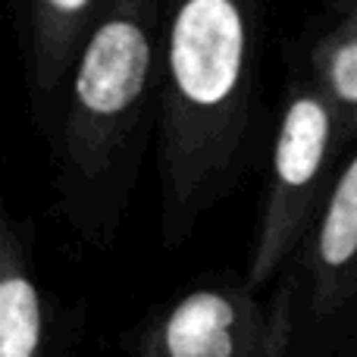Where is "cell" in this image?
Masks as SVG:
<instances>
[{
  "instance_id": "ba28073f",
  "label": "cell",
  "mask_w": 357,
  "mask_h": 357,
  "mask_svg": "<svg viewBox=\"0 0 357 357\" xmlns=\"http://www.w3.org/2000/svg\"><path fill=\"white\" fill-rule=\"evenodd\" d=\"M348 3H354V0H329V10H333V13L335 10H345Z\"/></svg>"
},
{
  "instance_id": "6da1fadb",
  "label": "cell",
  "mask_w": 357,
  "mask_h": 357,
  "mask_svg": "<svg viewBox=\"0 0 357 357\" xmlns=\"http://www.w3.org/2000/svg\"><path fill=\"white\" fill-rule=\"evenodd\" d=\"M160 3V232L178 248L260 160L266 0Z\"/></svg>"
},
{
  "instance_id": "3957f363",
  "label": "cell",
  "mask_w": 357,
  "mask_h": 357,
  "mask_svg": "<svg viewBox=\"0 0 357 357\" xmlns=\"http://www.w3.org/2000/svg\"><path fill=\"white\" fill-rule=\"evenodd\" d=\"M351 151L354 142L339 107L307 66L285 50V85L266 144L264 188L248 254L251 285H264L291 264Z\"/></svg>"
},
{
  "instance_id": "9c48e42d",
  "label": "cell",
  "mask_w": 357,
  "mask_h": 357,
  "mask_svg": "<svg viewBox=\"0 0 357 357\" xmlns=\"http://www.w3.org/2000/svg\"><path fill=\"white\" fill-rule=\"evenodd\" d=\"M348 6H357V0H354V3H348ZM348 6H345V10H348ZM335 13H339V10H335Z\"/></svg>"
},
{
  "instance_id": "8992f818",
  "label": "cell",
  "mask_w": 357,
  "mask_h": 357,
  "mask_svg": "<svg viewBox=\"0 0 357 357\" xmlns=\"http://www.w3.org/2000/svg\"><path fill=\"white\" fill-rule=\"evenodd\" d=\"M291 266L317 307H333L357 289V148L291 257Z\"/></svg>"
},
{
  "instance_id": "277c9868",
  "label": "cell",
  "mask_w": 357,
  "mask_h": 357,
  "mask_svg": "<svg viewBox=\"0 0 357 357\" xmlns=\"http://www.w3.org/2000/svg\"><path fill=\"white\" fill-rule=\"evenodd\" d=\"M104 0H10L22 82L35 123L47 135L69 69Z\"/></svg>"
},
{
  "instance_id": "52a82bcc",
  "label": "cell",
  "mask_w": 357,
  "mask_h": 357,
  "mask_svg": "<svg viewBox=\"0 0 357 357\" xmlns=\"http://www.w3.org/2000/svg\"><path fill=\"white\" fill-rule=\"evenodd\" d=\"M289 54H295L333 98L357 148V6L333 13L310 38L289 44Z\"/></svg>"
},
{
  "instance_id": "5b68a950",
  "label": "cell",
  "mask_w": 357,
  "mask_h": 357,
  "mask_svg": "<svg viewBox=\"0 0 357 357\" xmlns=\"http://www.w3.org/2000/svg\"><path fill=\"white\" fill-rule=\"evenodd\" d=\"M257 333V307L248 291L216 279L169 304L157 326V348L160 357H238Z\"/></svg>"
},
{
  "instance_id": "7a4b0ae2",
  "label": "cell",
  "mask_w": 357,
  "mask_h": 357,
  "mask_svg": "<svg viewBox=\"0 0 357 357\" xmlns=\"http://www.w3.org/2000/svg\"><path fill=\"white\" fill-rule=\"evenodd\" d=\"M160 19V0H104L44 135L63 222L91 248L123 229L144 154L157 144Z\"/></svg>"
}]
</instances>
